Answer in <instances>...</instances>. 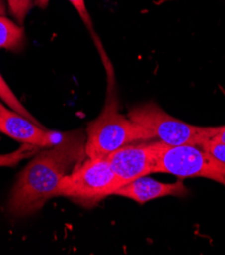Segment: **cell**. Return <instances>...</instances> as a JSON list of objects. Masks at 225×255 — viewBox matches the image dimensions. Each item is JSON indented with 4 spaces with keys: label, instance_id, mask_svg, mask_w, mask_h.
<instances>
[{
    "label": "cell",
    "instance_id": "7",
    "mask_svg": "<svg viewBox=\"0 0 225 255\" xmlns=\"http://www.w3.org/2000/svg\"><path fill=\"white\" fill-rule=\"evenodd\" d=\"M0 133L23 144H32L40 148L53 146L64 136L63 132L47 130L42 124L17 113L2 101H0Z\"/></svg>",
    "mask_w": 225,
    "mask_h": 255
},
{
    "label": "cell",
    "instance_id": "10",
    "mask_svg": "<svg viewBox=\"0 0 225 255\" xmlns=\"http://www.w3.org/2000/svg\"><path fill=\"white\" fill-rule=\"evenodd\" d=\"M0 100H1L6 106H8L12 110L16 111L17 113H19V114L23 115L24 117L31 119L32 121H34V122H36L38 124H41L34 117V115L31 114L27 110V108L24 107V105L17 99V97L13 94L12 90L9 88V86L7 85L5 80L2 78L1 73H0Z\"/></svg>",
    "mask_w": 225,
    "mask_h": 255
},
{
    "label": "cell",
    "instance_id": "11",
    "mask_svg": "<svg viewBox=\"0 0 225 255\" xmlns=\"http://www.w3.org/2000/svg\"><path fill=\"white\" fill-rule=\"evenodd\" d=\"M40 147L32 144H23L16 150L9 154L0 155V168L1 167H14L21 161L31 158L39 152Z\"/></svg>",
    "mask_w": 225,
    "mask_h": 255
},
{
    "label": "cell",
    "instance_id": "15",
    "mask_svg": "<svg viewBox=\"0 0 225 255\" xmlns=\"http://www.w3.org/2000/svg\"><path fill=\"white\" fill-rule=\"evenodd\" d=\"M213 138L225 143V125L218 126V131L215 136H213Z\"/></svg>",
    "mask_w": 225,
    "mask_h": 255
},
{
    "label": "cell",
    "instance_id": "18",
    "mask_svg": "<svg viewBox=\"0 0 225 255\" xmlns=\"http://www.w3.org/2000/svg\"><path fill=\"white\" fill-rule=\"evenodd\" d=\"M4 13H5V10L0 8V15H4Z\"/></svg>",
    "mask_w": 225,
    "mask_h": 255
},
{
    "label": "cell",
    "instance_id": "8",
    "mask_svg": "<svg viewBox=\"0 0 225 255\" xmlns=\"http://www.w3.org/2000/svg\"><path fill=\"white\" fill-rule=\"evenodd\" d=\"M187 193L188 189L182 179L173 183H163L143 176L121 187L114 195L126 197L143 205L153 199L165 196H184Z\"/></svg>",
    "mask_w": 225,
    "mask_h": 255
},
{
    "label": "cell",
    "instance_id": "1",
    "mask_svg": "<svg viewBox=\"0 0 225 255\" xmlns=\"http://www.w3.org/2000/svg\"><path fill=\"white\" fill-rule=\"evenodd\" d=\"M85 141L81 131L65 132L59 143L36 154L17 177L7 202L8 213L19 218L31 216L55 197L63 178L86 157Z\"/></svg>",
    "mask_w": 225,
    "mask_h": 255
},
{
    "label": "cell",
    "instance_id": "12",
    "mask_svg": "<svg viewBox=\"0 0 225 255\" xmlns=\"http://www.w3.org/2000/svg\"><path fill=\"white\" fill-rule=\"evenodd\" d=\"M8 9L18 24H22L33 7V0H7Z\"/></svg>",
    "mask_w": 225,
    "mask_h": 255
},
{
    "label": "cell",
    "instance_id": "17",
    "mask_svg": "<svg viewBox=\"0 0 225 255\" xmlns=\"http://www.w3.org/2000/svg\"><path fill=\"white\" fill-rule=\"evenodd\" d=\"M0 8L4 9V4H3V0H0Z\"/></svg>",
    "mask_w": 225,
    "mask_h": 255
},
{
    "label": "cell",
    "instance_id": "3",
    "mask_svg": "<svg viewBox=\"0 0 225 255\" xmlns=\"http://www.w3.org/2000/svg\"><path fill=\"white\" fill-rule=\"evenodd\" d=\"M127 116L143 127L148 140L157 139L168 145L201 147L218 131V126H198L182 121L166 113L154 102L133 107Z\"/></svg>",
    "mask_w": 225,
    "mask_h": 255
},
{
    "label": "cell",
    "instance_id": "6",
    "mask_svg": "<svg viewBox=\"0 0 225 255\" xmlns=\"http://www.w3.org/2000/svg\"><path fill=\"white\" fill-rule=\"evenodd\" d=\"M107 160L120 189L140 177L154 173V141L125 145L112 152Z\"/></svg>",
    "mask_w": 225,
    "mask_h": 255
},
{
    "label": "cell",
    "instance_id": "4",
    "mask_svg": "<svg viewBox=\"0 0 225 255\" xmlns=\"http://www.w3.org/2000/svg\"><path fill=\"white\" fill-rule=\"evenodd\" d=\"M118 184L107 158H87L59 183L55 197H68L84 207H92L114 195Z\"/></svg>",
    "mask_w": 225,
    "mask_h": 255
},
{
    "label": "cell",
    "instance_id": "13",
    "mask_svg": "<svg viewBox=\"0 0 225 255\" xmlns=\"http://www.w3.org/2000/svg\"><path fill=\"white\" fill-rule=\"evenodd\" d=\"M201 148L208 152L209 155H211L217 161L225 165V143L212 137L209 140H207L201 146Z\"/></svg>",
    "mask_w": 225,
    "mask_h": 255
},
{
    "label": "cell",
    "instance_id": "5",
    "mask_svg": "<svg viewBox=\"0 0 225 255\" xmlns=\"http://www.w3.org/2000/svg\"><path fill=\"white\" fill-rule=\"evenodd\" d=\"M154 173L171 174L181 179L202 177L225 185V165L196 145H168L154 140Z\"/></svg>",
    "mask_w": 225,
    "mask_h": 255
},
{
    "label": "cell",
    "instance_id": "16",
    "mask_svg": "<svg viewBox=\"0 0 225 255\" xmlns=\"http://www.w3.org/2000/svg\"><path fill=\"white\" fill-rule=\"evenodd\" d=\"M50 0H35V3L42 9H45L49 5Z\"/></svg>",
    "mask_w": 225,
    "mask_h": 255
},
{
    "label": "cell",
    "instance_id": "2",
    "mask_svg": "<svg viewBox=\"0 0 225 255\" xmlns=\"http://www.w3.org/2000/svg\"><path fill=\"white\" fill-rule=\"evenodd\" d=\"M113 91L109 93L101 114L87 125V158H107L125 145L148 140L143 127L120 112L118 99Z\"/></svg>",
    "mask_w": 225,
    "mask_h": 255
},
{
    "label": "cell",
    "instance_id": "14",
    "mask_svg": "<svg viewBox=\"0 0 225 255\" xmlns=\"http://www.w3.org/2000/svg\"><path fill=\"white\" fill-rule=\"evenodd\" d=\"M68 1L73 5V7L76 9L81 19L84 21V23L87 25L88 28H91V19L90 15L88 13V10L85 5V0H68Z\"/></svg>",
    "mask_w": 225,
    "mask_h": 255
},
{
    "label": "cell",
    "instance_id": "9",
    "mask_svg": "<svg viewBox=\"0 0 225 255\" xmlns=\"http://www.w3.org/2000/svg\"><path fill=\"white\" fill-rule=\"evenodd\" d=\"M24 43V30L20 24H17L0 15V48L9 51H19Z\"/></svg>",
    "mask_w": 225,
    "mask_h": 255
}]
</instances>
